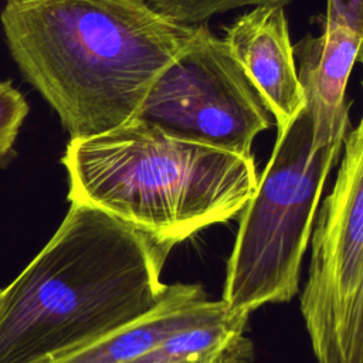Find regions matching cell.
<instances>
[{"instance_id":"obj_1","label":"cell","mask_w":363,"mask_h":363,"mask_svg":"<svg viewBox=\"0 0 363 363\" xmlns=\"http://www.w3.org/2000/svg\"><path fill=\"white\" fill-rule=\"evenodd\" d=\"M0 21L20 72L71 138L136 118L197 30L147 0H6Z\"/></svg>"},{"instance_id":"obj_2","label":"cell","mask_w":363,"mask_h":363,"mask_svg":"<svg viewBox=\"0 0 363 363\" xmlns=\"http://www.w3.org/2000/svg\"><path fill=\"white\" fill-rule=\"evenodd\" d=\"M173 244L71 203L60 227L4 288L0 363H50L147 312Z\"/></svg>"},{"instance_id":"obj_3","label":"cell","mask_w":363,"mask_h":363,"mask_svg":"<svg viewBox=\"0 0 363 363\" xmlns=\"http://www.w3.org/2000/svg\"><path fill=\"white\" fill-rule=\"evenodd\" d=\"M61 162L71 203L174 247L241 214L258 182L252 156L177 139L140 118L71 138Z\"/></svg>"},{"instance_id":"obj_4","label":"cell","mask_w":363,"mask_h":363,"mask_svg":"<svg viewBox=\"0 0 363 363\" xmlns=\"http://www.w3.org/2000/svg\"><path fill=\"white\" fill-rule=\"evenodd\" d=\"M340 149L315 143L306 106L277 132L227 259L221 301L230 311L251 313L298 294L315 214Z\"/></svg>"},{"instance_id":"obj_5","label":"cell","mask_w":363,"mask_h":363,"mask_svg":"<svg viewBox=\"0 0 363 363\" xmlns=\"http://www.w3.org/2000/svg\"><path fill=\"white\" fill-rule=\"evenodd\" d=\"M267 105L224 38L204 24L159 75L136 118L166 133L252 156L255 138L271 126Z\"/></svg>"},{"instance_id":"obj_6","label":"cell","mask_w":363,"mask_h":363,"mask_svg":"<svg viewBox=\"0 0 363 363\" xmlns=\"http://www.w3.org/2000/svg\"><path fill=\"white\" fill-rule=\"evenodd\" d=\"M332 191L312 231V255L301 294L305 328L330 318L353 291L363 268V118L345 138Z\"/></svg>"},{"instance_id":"obj_7","label":"cell","mask_w":363,"mask_h":363,"mask_svg":"<svg viewBox=\"0 0 363 363\" xmlns=\"http://www.w3.org/2000/svg\"><path fill=\"white\" fill-rule=\"evenodd\" d=\"M224 41L282 130L305 108L282 6H255L225 28Z\"/></svg>"},{"instance_id":"obj_8","label":"cell","mask_w":363,"mask_h":363,"mask_svg":"<svg viewBox=\"0 0 363 363\" xmlns=\"http://www.w3.org/2000/svg\"><path fill=\"white\" fill-rule=\"evenodd\" d=\"M362 40L363 35L354 30L333 24L322 26L318 37L305 35L294 47L298 57L296 72L318 146H343L349 126L346 86Z\"/></svg>"},{"instance_id":"obj_9","label":"cell","mask_w":363,"mask_h":363,"mask_svg":"<svg viewBox=\"0 0 363 363\" xmlns=\"http://www.w3.org/2000/svg\"><path fill=\"white\" fill-rule=\"evenodd\" d=\"M227 309L221 299L210 301L199 284H172L143 315L50 363H129L174 332L211 319Z\"/></svg>"},{"instance_id":"obj_10","label":"cell","mask_w":363,"mask_h":363,"mask_svg":"<svg viewBox=\"0 0 363 363\" xmlns=\"http://www.w3.org/2000/svg\"><path fill=\"white\" fill-rule=\"evenodd\" d=\"M248 318L247 312L227 309L174 332L129 363H254V346L245 336Z\"/></svg>"},{"instance_id":"obj_11","label":"cell","mask_w":363,"mask_h":363,"mask_svg":"<svg viewBox=\"0 0 363 363\" xmlns=\"http://www.w3.org/2000/svg\"><path fill=\"white\" fill-rule=\"evenodd\" d=\"M306 332L316 363H363V268L343 305Z\"/></svg>"},{"instance_id":"obj_12","label":"cell","mask_w":363,"mask_h":363,"mask_svg":"<svg viewBox=\"0 0 363 363\" xmlns=\"http://www.w3.org/2000/svg\"><path fill=\"white\" fill-rule=\"evenodd\" d=\"M152 7L173 21L194 26L207 18L245 6H286L291 0H147Z\"/></svg>"},{"instance_id":"obj_13","label":"cell","mask_w":363,"mask_h":363,"mask_svg":"<svg viewBox=\"0 0 363 363\" xmlns=\"http://www.w3.org/2000/svg\"><path fill=\"white\" fill-rule=\"evenodd\" d=\"M27 113L28 104L23 94L10 81H0V162L13 150Z\"/></svg>"},{"instance_id":"obj_14","label":"cell","mask_w":363,"mask_h":363,"mask_svg":"<svg viewBox=\"0 0 363 363\" xmlns=\"http://www.w3.org/2000/svg\"><path fill=\"white\" fill-rule=\"evenodd\" d=\"M346 26L363 35V0H326L323 26Z\"/></svg>"},{"instance_id":"obj_15","label":"cell","mask_w":363,"mask_h":363,"mask_svg":"<svg viewBox=\"0 0 363 363\" xmlns=\"http://www.w3.org/2000/svg\"><path fill=\"white\" fill-rule=\"evenodd\" d=\"M357 61L363 65V40H362V44H360V48H359V54H357ZM363 84V82H362Z\"/></svg>"},{"instance_id":"obj_16","label":"cell","mask_w":363,"mask_h":363,"mask_svg":"<svg viewBox=\"0 0 363 363\" xmlns=\"http://www.w3.org/2000/svg\"><path fill=\"white\" fill-rule=\"evenodd\" d=\"M3 298H4V288L0 289V309H1V305H3Z\"/></svg>"}]
</instances>
